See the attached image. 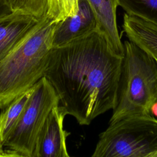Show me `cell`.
<instances>
[{"label":"cell","mask_w":157,"mask_h":157,"mask_svg":"<svg viewBox=\"0 0 157 157\" xmlns=\"http://www.w3.org/2000/svg\"><path fill=\"white\" fill-rule=\"evenodd\" d=\"M1 149H2V148L0 147V151H2V150H1Z\"/></svg>","instance_id":"cell-19"},{"label":"cell","mask_w":157,"mask_h":157,"mask_svg":"<svg viewBox=\"0 0 157 157\" xmlns=\"http://www.w3.org/2000/svg\"><path fill=\"white\" fill-rule=\"evenodd\" d=\"M156 59V62H157V59Z\"/></svg>","instance_id":"cell-20"},{"label":"cell","mask_w":157,"mask_h":157,"mask_svg":"<svg viewBox=\"0 0 157 157\" xmlns=\"http://www.w3.org/2000/svg\"><path fill=\"white\" fill-rule=\"evenodd\" d=\"M123 56L110 47L98 29L66 44L52 47L45 77L66 115L80 125L113 109Z\"/></svg>","instance_id":"cell-1"},{"label":"cell","mask_w":157,"mask_h":157,"mask_svg":"<svg viewBox=\"0 0 157 157\" xmlns=\"http://www.w3.org/2000/svg\"><path fill=\"white\" fill-rule=\"evenodd\" d=\"M150 113L157 117V101L153 103L150 109Z\"/></svg>","instance_id":"cell-17"},{"label":"cell","mask_w":157,"mask_h":157,"mask_svg":"<svg viewBox=\"0 0 157 157\" xmlns=\"http://www.w3.org/2000/svg\"><path fill=\"white\" fill-rule=\"evenodd\" d=\"M157 151V120L151 115L112 123L99 136L91 157H145Z\"/></svg>","instance_id":"cell-4"},{"label":"cell","mask_w":157,"mask_h":157,"mask_svg":"<svg viewBox=\"0 0 157 157\" xmlns=\"http://www.w3.org/2000/svg\"><path fill=\"white\" fill-rule=\"evenodd\" d=\"M33 91V87L21 94L4 109L0 114V147L4 146L15 128Z\"/></svg>","instance_id":"cell-11"},{"label":"cell","mask_w":157,"mask_h":157,"mask_svg":"<svg viewBox=\"0 0 157 157\" xmlns=\"http://www.w3.org/2000/svg\"><path fill=\"white\" fill-rule=\"evenodd\" d=\"M123 29L129 40L157 59V24L125 13Z\"/></svg>","instance_id":"cell-10"},{"label":"cell","mask_w":157,"mask_h":157,"mask_svg":"<svg viewBox=\"0 0 157 157\" xmlns=\"http://www.w3.org/2000/svg\"><path fill=\"white\" fill-rule=\"evenodd\" d=\"M42 19L21 11L13 12L0 18V62L21 43Z\"/></svg>","instance_id":"cell-8"},{"label":"cell","mask_w":157,"mask_h":157,"mask_svg":"<svg viewBox=\"0 0 157 157\" xmlns=\"http://www.w3.org/2000/svg\"><path fill=\"white\" fill-rule=\"evenodd\" d=\"M0 157H26V156L15 151L10 150L7 151H1Z\"/></svg>","instance_id":"cell-16"},{"label":"cell","mask_w":157,"mask_h":157,"mask_svg":"<svg viewBox=\"0 0 157 157\" xmlns=\"http://www.w3.org/2000/svg\"><path fill=\"white\" fill-rule=\"evenodd\" d=\"M57 21L47 17L0 62V109L44 77Z\"/></svg>","instance_id":"cell-2"},{"label":"cell","mask_w":157,"mask_h":157,"mask_svg":"<svg viewBox=\"0 0 157 157\" xmlns=\"http://www.w3.org/2000/svg\"><path fill=\"white\" fill-rule=\"evenodd\" d=\"M59 99L45 77L33 86L31 96L4 146L31 157L37 136Z\"/></svg>","instance_id":"cell-5"},{"label":"cell","mask_w":157,"mask_h":157,"mask_svg":"<svg viewBox=\"0 0 157 157\" xmlns=\"http://www.w3.org/2000/svg\"><path fill=\"white\" fill-rule=\"evenodd\" d=\"M31 14L38 19L48 17L57 22L61 21V0H33Z\"/></svg>","instance_id":"cell-13"},{"label":"cell","mask_w":157,"mask_h":157,"mask_svg":"<svg viewBox=\"0 0 157 157\" xmlns=\"http://www.w3.org/2000/svg\"><path fill=\"white\" fill-rule=\"evenodd\" d=\"M145 157H157V151H155V152H153L152 153H150V154L148 155L147 156H146Z\"/></svg>","instance_id":"cell-18"},{"label":"cell","mask_w":157,"mask_h":157,"mask_svg":"<svg viewBox=\"0 0 157 157\" xmlns=\"http://www.w3.org/2000/svg\"><path fill=\"white\" fill-rule=\"evenodd\" d=\"M126 13L157 24V0H118Z\"/></svg>","instance_id":"cell-12"},{"label":"cell","mask_w":157,"mask_h":157,"mask_svg":"<svg viewBox=\"0 0 157 157\" xmlns=\"http://www.w3.org/2000/svg\"><path fill=\"white\" fill-rule=\"evenodd\" d=\"M98 29L96 17L87 0H78L75 14L56 22L52 37V47L82 37Z\"/></svg>","instance_id":"cell-7"},{"label":"cell","mask_w":157,"mask_h":157,"mask_svg":"<svg viewBox=\"0 0 157 157\" xmlns=\"http://www.w3.org/2000/svg\"><path fill=\"white\" fill-rule=\"evenodd\" d=\"M13 12L21 11L31 13L33 0H8Z\"/></svg>","instance_id":"cell-14"},{"label":"cell","mask_w":157,"mask_h":157,"mask_svg":"<svg viewBox=\"0 0 157 157\" xmlns=\"http://www.w3.org/2000/svg\"><path fill=\"white\" fill-rule=\"evenodd\" d=\"M123 46L117 101L110 123L150 115L151 107L157 101L156 59L130 40H125Z\"/></svg>","instance_id":"cell-3"},{"label":"cell","mask_w":157,"mask_h":157,"mask_svg":"<svg viewBox=\"0 0 157 157\" xmlns=\"http://www.w3.org/2000/svg\"><path fill=\"white\" fill-rule=\"evenodd\" d=\"M66 115L59 105L52 110L37 136L31 157H71L66 148L70 133L63 128Z\"/></svg>","instance_id":"cell-6"},{"label":"cell","mask_w":157,"mask_h":157,"mask_svg":"<svg viewBox=\"0 0 157 157\" xmlns=\"http://www.w3.org/2000/svg\"><path fill=\"white\" fill-rule=\"evenodd\" d=\"M13 12L8 0H0V18Z\"/></svg>","instance_id":"cell-15"},{"label":"cell","mask_w":157,"mask_h":157,"mask_svg":"<svg viewBox=\"0 0 157 157\" xmlns=\"http://www.w3.org/2000/svg\"><path fill=\"white\" fill-rule=\"evenodd\" d=\"M96 17L98 29L106 37L112 49L124 56V46L117 27L118 0H87Z\"/></svg>","instance_id":"cell-9"}]
</instances>
